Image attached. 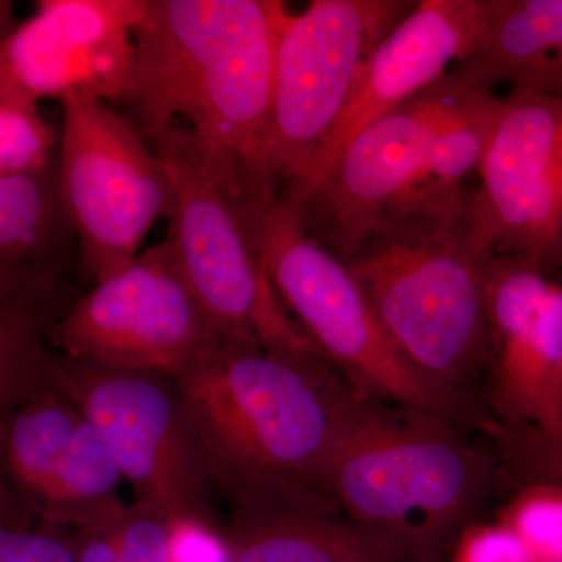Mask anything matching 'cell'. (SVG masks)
<instances>
[{"label": "cell", "mask_w": 562, "mask_h": 562, "mask_svg": "<svg viewBox=\"0 0 562 562\" xmlns=\"http://www.w3.org/2000/svg\"><path fill=\"white\" fill-rule=\"evenodd\" d=\"M468 201L387 216L346 261L398 353L430 382L473 397L490 358L487 266Z\"/></svg>", "instance_id": "277c9868"}, {"label": "cell", "mask_w": 562, "mask_h": 562, "mask_svg": "<svg viewBox=\"0 0 562 562\" xmlns=\"http://www.w3.org/2000/svg\"><path fill=\"white\" fill-rule=\"evenodd\" d=\"M114 524L116 519L74 530V562H120L114 541Z\"/></svg>", "instance_id": "83f0119b"}, {"label": "cell", "mask_w": 562, "mask_h": 562, "mask_svg": "<svg viewBox=\"0 0 562 562\" xmlns=\"http://www.w3.org/2000/svg\"><path fill=\"white\" fill-rule=\"evenodd\" d=\"M0 562H74L72 530L44 520L2 480Z\"/></svg>", "instance_id": "603a6c76"}, {"label": "cell", "mask_w": 562, "mask_h": 562, "mask_svg": "<svg viewBox=\"0 0 562 562\" xmlns=\"http://www.w3.org/2000/svg\"><path fill=\"white\" fill-rule=\"evenodd\" d=\"M235 201L284 308L351 391L430 414L462 431L490 430L491 417L473 397L430 382L398 353L346 262L306 232L279 191H254Z\"/></svg>", "instance_id": "5b68a950"}, {"label": "cell", "mask_w": 562, "mask_h": 562, "mask_svg": "<svg viewBox=\"0 0 562 562\" xmlns=\"http://www.w3.org/2000/svg\"><path fill=\"white\" fill-rule=\"evenodd\" d=\"M280 0H147L121 103L147 144L187 122L231 194L272 187L265 154Z\"/></svg>", "instance_id": "6da1fadb"}, {"label": "cell", "mask_w": 562, "mask_h": 562, "mask_svg": "<svg viewBox=\"0 0 562 562\" xmlns=\"http://www.w3.org/2000/svg\"><path fill=\"white\" fill-rule=\"evenodd\" d=\"M469 221L483 250L562 271V99L512 91L480 162Z\"/></svg>", "instance_id": "7c38bea8"}, {"label": "cell", "mask_w": 562, "mask_h": 562, "mask_svg": "<svg viewBox=\"0 0 562 562\" xmlns=\"http://www.w3.org/2000/svg\"><path fill=\"white\" fill-rule=\"evenodd\" d=\"M176 382L213 490L233 513H338L322 476L355 391L327 362L222 338Z\"/></svg>", "instance_id": "7a4b0ae2"}, {"label": "cell", "mask_w": 562, "mask_h": 562, "mask_svg": "<svg viewBox=\"0 0 562 562\" xmlns=\"http://www.w3.org/2000/svg\"><path fill=\"white\" fill-rule=\"evenodd\" d=\"M231 562H409L338 513H233Z\"/></svg>", "instance_id": "ac0fdd59"}, {"label": "cell", "mask_w": 562, "mask_h": 562, "mask_svg": "<svg viewBox=\"0 0 562 562\" xmlns=\"http://www.w3.org/2000/svg\"><path fill=\"white\" fill-rule=\"evenodd\" d=\"M149 146L172 184L166 238L217 333L231 341L324 360L281 303L238 203L203 161L190 131L172 125Z\"/></svg>", "instance_id": "8992f818"}, {"label": "cell", "mask_w": 562, "mask_h": 562, "mask_svg": "<svg viewBox=\"0 0 562 562\" xmlns=\"http://www.w3.org/2000/svg\"><path fill=\"white\" fill-rule=\"evenodd\" d=\"M61 109L58 195L92 286L138 257L155 222L168 217L172 184L161 158L111 103L68 98Z\"/></svg>", "instance_id": "ba28073f"}, {"label": "cell", "mask_w": 562, "mask_h": 562, "mask_svg": "<svg viewBox=\"0 0 562 562\" xmlns=\"http://www.w3.org/2000/svg\"><path fill=\"white\" fill-rule=\"evenodd\" d=\"M409 0H314L288 13L273 63L266 176L299 190L330 138L373 49L409 13Z\"/></svg>", "instance_id": "52a82bcc"}, {"label": "cell", "mask_w": 562, "mask_h": 562, "mask_svg": "<svg viewBox=\"0 0 562 562\" xmlns=\"http://www.w3.org/2000/svg\"><path fill=\"white\" fill-rule=\"evenodd\" d=\"M479 91L447 74L366 127L310 194L292 205L306 232L336 258L349 260L408 194L439 133Z\"/></svg>", "instance_id": "8fae6325"}, {"label": "cell", "mask_w": 562, "mask_h": 562, "mask_svg": "<svg viewBox=\"0 0 562 562\" xmlns=\"http://www.w3.org/2000/svg\"><path fill=\"white\" fill-rule=\"evenodd\" d=\"M492 0H420L373 49L349 102L333 128L308 179L279 194L301 203L331 168L351 139L376 120L428 90L471 49Z\"/></svg>", "instance_id": "2e32d148"}, {"label": "cell", "mask_w": 562, "mask_h": 562, "mask_svg": "<svg viewBox=\"0 0 562 562\" xmlns=\"http://www.w3.org/2000/svg\"><path fill=\"white\" fill-rule=\"evenodd\" d=\"M171 562H231L227 535L213 519L177 516L169 519Z\"/></svg>", "instance_id": "4316f807"}, {"label": "cell", "mask_w": 562, "mask_h": 562, "mask_svg": "<svg viewBox=\"0 0 562 562\" xmlns=\"http://www.w3.org/2000/svg\"><path fill=\"white\" fill-rule=\"evenodd\" d=\"M491 438L501 446L498 483L513 486L528 480H549L562 484V442H547L528 431L497 428Z\"/></svg>", "instance_id": "cb8c5ba5"}, {"label": "cell", "mask_w": 562, "mask_h": 562, "mask_svg": "<svg viewBox=\"0 0 562 562\" xmlns=\"http://www.w3.org/2000/svg\"><path fill=\"white\" fill-rule=\"evenodd\" d=\"M509 490L497 522L516 536L532 562H562V484L528 480Z\"/></svg>", "instance_id": "44dd1931"}, {"label": "cell", "mask_w": 562, "mask_h": 562, "mask_svg": "<svg viewBox=\"0 0 562 562\" xmlns=\"http://www.w3.org/2000/svg\"><path fill=\"white\" fill-rule=\"evenodd\" d=\"M147 0H40L0 40V85L25 101L121 103Z\"/></svg>", "instance_id": "5bb4252c"}, {"label": "cell", "mask_w": 562, "mask_h": 562, "mask_svg": "<svg viewBox=\"0 0 562 562\" xmlns=\"http://www.w3.org/2000/svg\"><path fill=\"white\" fill-rule=\"evenodd\" d=\"M74 246L58 195L57 158L43 171L0 179V283L57 286Z\"/></svg>", "instance_id": "d6986e66"}, {"label": "cell", "mask_w": 562, "mask_h": 562, "mask_svg": "<svg viewBox=\"0 0 562 562\" xmlns=\"http://www.w3.org/2000/svg\"><path fill=\"white\" fill-rule=\"evenodd\" d=\"M0 480L44 520L72 531L127 508L116 462L54 382L0 419Z\"/></svg>", "instance_id": "9a60e30c"}, {"label": "cell", "mask_w": 562, "mask_h": 562, "mask_svg": "<svg viewBox=\"0 0 562 562\" xmlns=\"http://www.w3.org/2000/svg\"><path fill=\"white\" fill-rule=\"evenodd\" d=\"M322 484L336 512L409 562H446L482 520L498 457L449 422L351 392Z\"/></svg>", "instance_id": "3957f363"}, {"label": "cell", "mask_w": 562, "mask_h": 562, "mask_svg": "<svg viewBox=\"0 0 562 562\" xmlns=\"http://www.w3.org/2000/svg\"><path fill=\"white\" fill-rule=\"evenodd\" d=\"M446 562H532L508 528L476 520L458 536Z\"/></svg>", "instance_id": "484cf974"}, {"label": "cell", "mask_w": 562, "mask_h": 562, "mask_svg": "<svg viewBox=\"0 0 562 562\" xmlns=\"http://www.w3.org/2000/svg\"><path fill=\"white\" fill-rule=\"evenodd\" d=\"M222 338L184 279L168 238L92 284L49 331L52 349L68 360L172 379Z\"/></svg>", "instance_id": "30bf717a"}, {"label": "cell", "mask_w": 562, "mask_h": 562, "mask_svg": "<svg viewBox=\"0 0 562 562\" xmlns=\"http://www.w3.org/2000/svg\"><path fill=\"white\" fill-rule=\"evenodd\" d=\"M58 135L38 105L0 85V179L49 168Z\"/></svg>", "instance_id": "7402d4cb"}, {"label": "cell", "mask_w": 562, "mask_h": 562, "mask_svg": "<svg viewBox=\"0 0 562 562\" xmlns=\"http://www.w3.org/2000/svg\"><path fill=\"white\" fill-rule=\"evenodd\" d=\"M58 286L0 283V419L54 382L49 331Z\"/></svg>", "instance_id": "ffe728a7"}, {"label": "cell", "mask_w": 562, "mask_h": 562, "mask_svg": "<svg viewBox=\"0 0 562 562\" xmlns=\"http://www.w3.org/2000/svg\"><path fill=\"white\" fill-rule=\"evenodd\" d=\"M492 427L562 442V280L495 251L487 266Z\"/></svg>", "instance_id": "4fadbf2b"}, {"label": "cell", "mask_w": 562, "mask_h": 562, "mask_svg": "<svg viewBox=\"0 0 562 562\" xmlns=\"http://www.w3.org/2000/svg\"><path fill=\"white\" fill-rule=\"evenodd\" d=\"M54 386L99 432L136 502L213 519V484L176 379L57 355Z\"/></svg>", "instance_id": "9c48e42d"}, {"label": "cell", "mask_w": 562, "mask_h": 562, "mask_svg": "<svg viewBox=\"0 0 562 562\" xmlns=\"http://www.w3.org/2000/svg\"><path fill=\"white\" fill-rule=\"evenodd\" d=\"M450 76L468 87L562 99V0H492L471 49Z\"/></svg>", "instance_id": "e0dca14e"}, {"label": "cell", "mask_w": 562, "mask_h": 562, "mask_svg": "<svg viewBox=\"0 0 562 562\" xmlns=\"http://www.w3.org/2000/svg\"><path fill=\"white\" fill-rule=\"evenodd\" d=\"M16 25L14 5L9 0H0V40Z\"/></svg>", "instance_id": "f1b7e54d"}, {"label": "cell", "mask_w": 562, "mask_h": 562, "mask_svg": "<svg viewBox=\"0 0 562 562\" xmlns=\"http://www.w3.org/2000/svg\"><path fill=\"white\" fill-rule=\"evenodd\" d=\"M169 519L150 503L127 506L114 524L120 562H171Z\"/></svg>", "instance_id": "d4e9b609"}]
</instances>
